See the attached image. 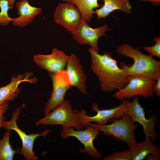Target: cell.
Masks as SVG:
<instances>
[{"instance_id":"1","label":"cell","mask_w":160,"mask_h":160,"mask_svg":"<svg viewBox=\"0 0 160 160\" xmlns=\"http://www.w3.org/2000/svg\"><path fill=\"white\" fill-rule=\"evenodd\" d=\"M88 51L91 55V69L97 76L103 91L119 90L127 84L125 71L119 67L111 54L105 52L101 55L91 47Z\"/></svg>"},{"instance_id":"2","label":"cell","mask_w":160,"mask_h":160,"mask_svg":"<svg viewBox=\"0 0 160 160\" xmlns=\"http://www.w3.org/2000/svg\"><path fill=\"white\" fill-rule=\"evenodd\" d=\"M116 52L119 55L130 57L134 60L130 66L124 62L120 64V68L124 70L127 76H143L155 80L160 76V62L150 55L144 54L138 48H134L125 43L119 45Z\"/></svg>"},{"instance_id":"3","label":"cell","mask_w":160,"mask_h":160,"mask_svg":"<svg viewBox=\"0 0 160 160\" xmlns=\"http://www.w3.org/2000/svg\"><path fill=\"white\" fill-rule=\"evenodd\" d=\"M110 120L113 123L109 125H98L90 123L87 125L103 131L105 135H112L117 140H122L130 148H132L137 143L134 131L137 125L134 124L126 113L120 119L114 118Z\"/></svg>"},{"instance_id":"4","label":"cell","mask_w":160,"mask_h":160,"mask_svg":"<svg viewBox=\"0 0 160 160\" xmlns=\"http://www.w3.org/2000/svg\"><path fill=\"white\" fill-rule=\"evenodd\" d=\"M53 110L44 118L38 120L36 123V125H61L63 128L72 127L76 130L84 127L77 115L72 110L68 100L64 99Z\"/></svg>"},{"instance_id":"5","label":"cell","mask_w":160,"mask_h":160,"mask_svg":"<svg viewBox=\"0 0 160 160\" xmlns=\"http://www.w3.org/2000/svg\"><path fill=\"white\" fill-rule=\"evenodd\" d=\"M127 81V84L114 94L117 99L123 100L138 95L148 98L154 95L156 80L143 76L128 75Z\"/></svg>"},{"instance_id":"6","label":"cell","mask_w":160,"mask_h":160,"mask_svg":"<svg viewBox=\"0 0 160 160\" xmlns=\"http://www.w3.org/2000/svg\"><path fill=\"white\" fill-rule=\"evenodd\" d=\"M22 108L20 106L17 109L12 113L11 119L7 121H5L2 127L6 130L15 131L19 136L22 141V147L20 150L17 152L18 154L21 155L26 160H37L38 157L33 151V145L35 140L40 136L46 137L47 134L52 131L47 130L42 133L33 132L28 135L20 129L17 125V120Z\"/></svg>"},{"instance_id":"7","label":"cell","mask_w":160,"mask_h":160,"mask_svg":"<svg viewBox=\"0 0 160 160\" xmlns=\"http://www.w3.org/2000/svg\"><path fill=\"white\" fill-rule=\"evenodd\" d=\"M122 102L119 105L113 108L99 110L98 105L94 103L92 105V110L97 113L93 116H89L87 115V112L83 109L80 111L78 110H73L77 115L81 123L85 128H86L87 124L91 122H95L98 125L106 124L109 120L116 118L120 119L126 113L127 108V100H122Z\"/></svg>"},{"instance_id":"8","label":"cell","mask_w":160,"mask_h":160,"mask_svg":"<svg viewBox=\"0 0 160 160\" xmlns=\"http://www.w3.org/2000/svg\"><path fill=\"white\" fill-rule=\"evenodd\" d=\"M53 16L57 24L72 35L76 32L83 20L79 9L74 4L69 1L58 4Z\"/></svg>"},{"instance_id":"9","label":"cell","mask_w":160,"mask_h":160,"mask_svg":"<svg viewBox=\"0 0 160 160\" xmlns=\"http://www.w3.org/2000/svg\"><path fill=\"white\" fill-rule=\"evenodd\" d=\"M85 129L75 130L72 127L63 128L60 133L61 137L64 139L70 136L76 138L84 146V148L80 149V152L86 153L95 159L102 157L101 154L93 145V140L100 131L96 128L87 125Z\"/></svg>"},{"instance_id":"10","label":"cell","mask_w":160,"mask_h":160,"mask_svg":"<svg viewBox=\"0 0 160 160\" xmlns=\"http://www.w3.org/2000/svg\"><path fill=\"white\" fill-rule=\"evenodd\" d=\"M63 71L56 74L50 73L52 81L53 90L44 108L45 116L62 103L66 92L71 87L66 74L65 75L66 73Z\"/></svg>"},{"instance_id":"11","label":"cell","mask_w":160,"mask_h":160,"mask_svg":"<svg viewBox=\"0 0 160 160\" xmlns=\"http://www.w3.org/2000/svg\"><path fill=\"white\" fill-rule=\"evenodd\" d=\"M127 108L126 113L130 117L133 122L137 121L141 124L146 137H151L152 140L154 141L157 138L156 134L153 129L156 123V119L152 116L149 119L145 117L144 108L139 104L137 96L133 100L129 102L127 100Z\"/></svg>"},{"instance_id":"12","label":"cell","mask_w":160,"mask_h":160,"mask_svg":"<svg viewBox=\"0 0 160 160\" xmlns=\"http://www.w3.org/2000/svg\"><path fill=\"white\" fill-rule=\"evenodd\" d=\"M68 56L63 51L53 48L51 54L44 55L39 54L33 56V61L38 66L50 73L56 74L64 71Z\"/></svg>"},{"instance_id":"13","label":"cell","mask_w":160,"mask_h":160,"mask_svg":"<svg viewBox=\"0 0 160 160\" xmlns=\"http://www.w3.org/2000/svg\"><path fill=\"white\" fill-rule=\"evenodd\" d=\"M108 30L107 25L97 28H93L83 20L76 32L73 34V38L81 45H89L98 52L99 49L98 45L99 39L106 35L105 32Z\"/></svg>"},{"instance_id":"14","label":"cell","mask_w":160,"mask_h":160,"mask_svg":"<svg viewBox=\"0 0 160 160\" xmlns=\"http://www.w3.org/2000/svg\"><path fill=\"white\" fill-rule=\"evenodd\" d=\"M65 73L71 86H75L81 93L86 94L87 77L79 59L73 53L68 56Z\"/></svg>"},{"instance_id":"15","label":"cell","mask_w":160,"mask_h":160,"mask_svg":"<svg viewBox=\"0 0 160 160\" xmlns=\"http://www.w3.org/2000/svg\"><path fill=\"white\" fill-rule=\"evenodd\" d=\"M31 75L30 73H27L24 75L19 74L16 77L14 76L9 84L0 87V106L7 101H13L16 98L21 90L19 87L21 83L36 82V79H30Z\"/></svg>"},{"instance_id":"16","label":"cell","mask_w":160,"mask_h":160,"mask_svg":"<svg viewBox=\"0 0 160 160\" xmlns=\"http://www.w3.org/2000/svg\"><path fill=\"white\" fill-rule=\"evenodd\" d=\"M17 14V18H12V23L14 26L24 27L30 24L36 16L42 12L41 8L31 6L27 0H20L16 4Z\"/></svg>"},{"instance_id":"17","label":"cell","mask_w":160,"mask_h":160,"mask_svg":"<svg viewBox=\"0 0 160 160\" xmlns=\"http://www.w3.org/2000/svg\"><path fill=\"white\" fill-rule=\"evenodd\" d=\"M104 4L99 9L94 11V14L97 15V18H105L112 12L116 9L129 14L132 6L129 0H103Z\"/></svg>"},{"instance_id":"18","label":"cell","mask_w":160,"mask_h":160,"mask_svg":"<svg viewBox=\"0 0 160 160\" xmlns=\"http://www.w3.org/2000/svg\"><path fill=\"white\" fill-rule=\"evenodd\" d=\"M130 149L132 152V160H143L150 154L153 155L157 160L160 159L159 147L151 142L149 137H146L142 142L137 143Z\"/></svg>"},{"instance_id":"19","label":"cell","mask_w":160,"mask_h":160,"mask_svg":"<svg viewBox=\"0 0 160 160\" xmlns=\"http://www.w3.org/2000/svg\"><path fill=\"white\" fill-rule=\"evenodd\" d=\"M73 3L80 11L83 19L87 23H89L93 18L94 9L101 5L98 0H63Z\"/></svg>"},{"instance_id":"20","label":"cell","mask_w":160,"mask_h":160,"mask_svg":"<svg viewBox=\"0 0 160 160\" xmlns=\"http://www.w3.org/2000/svg\"><path fill=\"white\" fill-rule=\"evenodd\" d=\"M11 130H6L3 136L0 140V160H12L15 153L19 151L14 150L9 143Z\"/></svg>"},{"instance_id":"21","label":"cell","mask_w":160,"mask_h":160,"mask_svg":"<svg viewBox=\"0 0 160 160\" xmlns=\"http://www.w3.org/2000/svg\"><path fill=\"white\" fill-rule=\"evenodd\" d=\"M0 25H7L12 22V18L10 17L8 12L10 9L9 0H0Z\"/></svg>"},{"instance_id":"22","label":"cell","mask_w":160,"mask_h":160,"mask_svg":"<svg viewBox=\"0 0 160 160\" xmlns=\"http://www.w3.org/2000/svg\"><path fill=\"white\" fill-rule=\"evenodd\" d=\"M132 155L131 149L129 150L118 151L109 155L104 160H132Z\"/></svg>"},{"instance_id":"23","label":"cell","mask_w":160,"mask_h":160,"mask_svg":"<svg viewBox=\"0 0 160 160\" xmlns=\"http://www.w3.org/2000/svg\"><path fill=\"white\" fill-rule=\"evenodd\" d=\"M153 40L156 42L154 45L151 47L145 46L144 47V49L152 57L156 56L160 58V37L159 36L158 37H154Z\"/></svg>"},{"instance_id":"24","label":"cell","mask_w":160,"mask_h":160,"mask_svg":"<svg viewBox=\"0 0 160 160\" xmlns=\"http://www.w3.org/2000/svg\"><path fill=\"white\" fill-rule=\"evenodd\" d=\"M8 101L0 106V128L2 127L3 123L5 121V117L4 115L8 110Z\"/></svg>"},{"instance_id":"25","label":"cell","mask_w":160,"mask_h":160,"mask_svg":"<svg viewBox=\"0 0 160 160\" xmlns=\"http://www.w3.org/2000/svg\"><path fill=\"white\" fill-rule=\"evenodd\" d=\"M156 83L154 85L153 89L154 93L160 98V76L156 80Z\"/></svg>"},{"instance_id":"26","label":"cell","mask_w":160,"mask_h":160,"mask_svg":"<svg viewBox=\"0 0 160 160\" xmlns=\"http://www.w3.org/2000/svg\"><path fill=\"white\" fill-rule=\"evenodd\" d=\"M149 1L154 5L158 6L160 4V0H149Z\"/></svg>"},{"instance_id":"27","label":"cell","mask_w":160,"mask_h":160,"mask_svg":"<svg viewBox=\"0 0 160 160\" xmlns=\"http://www.w3.org/2000/svg\"><path fill=\"white\" fill-rule=\"evenodd\" d=\"M16 0H9V5L12 9L13 8V5L15 3V1Z\"/></svg>"},{"instance_id":"28","label":"cell","mask_w":160,"mask_h":160,"mask_svg":"<svg viewBox=\"0 0 160 160\" xmlns=\"http://www.w3.org/2000/svg\"><path fill=\"white\" fill-rule=\"evenodd\" d=\"M143 1H149V0H140Z\"/></svg>"}]
</instances>
